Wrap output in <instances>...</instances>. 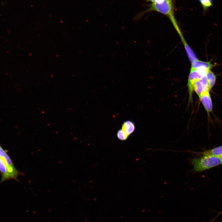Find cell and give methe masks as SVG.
Returning <instances> with one entry per match:
<instances>
[{
    "instance_id": "obj_10",
    "label": "cell",
    "mask_w": 222,
    "mask_h": 222,
    "mask_svg": "<svg viewBox=\"0 0 222 222\" xmlns=\"http://www.w3.org/2000/svg\"><path fill=\"white\" fill-rule=\"evenodd\" d=\"M209 87L210 90L215 84L216 78L215 74L210 70H208L206 75Z\"/></svg>"
},
{
    "instance_id": "obj_12",
    "label": "cell",
    "mask_w": 222,
    "mask_h": 222,
    "mask_svg": "<svg viewBox=\"0 0 222 222\" xmlns=\"http://www.w3.org/2000/svg\"><path fill=\"white\" fill-rule=\"evenodd\" d=\"M201 5L203 12L207 11L213 5V0H198Z\"/></svg>"
},
{
    "instance_id": "obj_7",
    "label": "cell",
    "mask_w": 222,
    "mask_h": 222,
    "mask_svg": "<svg viewBox=\"0 0 222 222\" xmlns=\"http://www.w3.org/2000/svg\"><path fill=\"white\" fill-rule=\"evenodd\" d=\"M214 65L210 62H205L198 59L194 61L191 63V68L196 69L198 68H204L208 70L210 69Z\"/></svg>"
},
{
    "instance_id": "obj_1",
    "label": "cell",
    "mask_w": 222,
    "mask_h": 222,
    "mask_svg": "<svg viewBox=\"0 0 222 222\" xmlns=\"http://www.w3.org/2000/svg\"><path fill=\"white\" fill-rule=\"evenodd\" d=\"M146 1L151 3L149 8L135 17L134 20H137L146 13L152 11L158 12L166 15L171 21L180 38L183 37L174 16L172 0H146Z\"/></svg>"
},
{
    "instance_id": "obj_15",
    "label": "cell",
    "mask_w": 222,
    "mask_h": 222,
    "mask_svg": "<svg viewBox=\"0 0 222 222\" xmlns=\"http://www.w3.org/2000/svg\"><path fill=\"white\" fill-rule=\"evenodd\" d=\"M2 148V147L1 146V145H0V149Z\"/></svg>"
},
{
    "instance_id": "obj_3",
    "label": "cell",
    "mask_w": 222,
    "mask_h": 222,
    "mask_svg": "<svg viewBox=\"0 0 222 222\" xmlns=\"http://www.w3.org/2000/svg\"><path fill=\"white\" fill-rule=\"evenodd\" d=\"M203 77L196 69L191 68L189 76L187 86L189 92V102L192 101V94L194 91L193 82L196 80H200Z\"/></svg>"
},
{
    "instance_id": "obj_5",
    "label": "cell",
    "mask_w": 222,
    "mask_h": 222,
    "mask_svg": "<svg viewBox=\"0 0 222 222\" xmlns=\"http://www.w3.org/2000/svg\"><path fill=\"white\" fill-rule=\"evenodd\" d=\"M199 97L206 110L208 113L212 112L213 105L209 92H204Z\"/></svg>"
},
{
    "instance_id": "obj_9",
    "label": "cell",
    "mask_w": 222,
    "mask_h": 222,
    "mask_svg": "<svg viewBox=\"0 0 222 222\" xmlns=\"http://www.w3.org/2000/svg\"><path fill=\"white\" fill-rule=\"evenodd\" d=\"M181 39L184 46L188 57L191 62L192 63L194 61L198 60V59L191 48L187 44L184 38H182Z\"/></svg>"
},
{
    "instance_id": "obj_6",
    "label": "cell",
    "mask_w": 222,
    "mask_h": 222,
    "mask_svg": "<svg viewBox=\"0 0 222 222\" xmlns=\"http://www.w3.org/2000/svg\"><path fill=\"white\" fill-rule=\"evenodd\" d=\"M199 155H207L218 157L222 159V145L201 152H195Z\"/></svg>"
},
{
    "instance_id": "obj_13",
    "label": "cell",
    "mask_w": 222,
    "mask_h": 222,
    "mask_svg": "<svg viewBox=\"0 0 222 222\" xmlns=\"http://www.w3.org/2000/svg\"><path fill=\"white\" fill-rule=\"evenodd\" d=\"M117 135L118 139L121 141L126 140L128 137L122 129H120L117 131Z\"/></svg>"
},
{
    "instance_id": "obj_11",
    "label": "cell",
    "mask_w": 222,
    "mask_h": 222,
    "mask_svg": "<svg viewBox=\"0 0 222 222\" xmlns=\"http://www.w3.org/2000/svg\"><path fill=\"white\" fill-rule=\"evenodd\" d=\"M193 87L194 90L198 96L204 92L203 86L200 80H196L194 81L193 82Z\"/></svg>"
},
{
    "instance_id": "obj_2",
    "label": "cell",
    "mask_w": 222,
    "mask_h": 222,
    "mask_svg": "<svg viewBox=\"0 0 222 222\" xmlns=\"http://www.w3.org/2000/svg\"><path fill=\"white\" fill-rule=\"evenodd\" d=\"M190 162L193 166L192 171L196 173L222 165V159L212 156L203 155L199 157L192 158Z\"/></svg>"
},
{
    "instance_id": "obj_14",
    "label": "cell",
    "mask_w": 222,
    "mask_h": 222,
    "mask_svg": "<svg viewBox=\"0 0 222 222\" xmlns=\"http://www.w3.org/2000/svg\"><path fill=\"white\" fill-rule=\"evenodd\" d=\"M203 87L204 92H210L209 89L206 76H204L200 80Z\"/></svg>"
},
{
    "instance_id": "obj_4",
    "label": "cell",
    "mask_w": 222,
    "mask_h": 222,
    "mask_svg": "<svg viewBox=\"0 0 222 222\" xmlns=\"http://www.w3.org/2000/svg\"><path fill=\"white\" fill-rule=\"evenodd\" d=\"M15 167L14 166L7 165L0 157V173L2 175L0 183L10 179L8 173L12 171Z\"/></svg>"
},
{
    "instance_id": "obj_8",
    "label": "cell",
    "mask_w": 222,
    "mask_h": 222,
    "mask_svg": "<svg viewBox=\"0 0 222 222\" xmlns=\"http://www.w3.org/2000/svg\"><path fill=\"white\" fill-rule=\"evenodd\" d=\"M135 128L134 123L132 121L128 120L124 122L121 129L129 136L134 132Z\"/></svg>"
}]
</instances>
